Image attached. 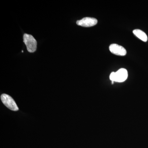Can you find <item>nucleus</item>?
Masks as SVG:
<instances>
[{
  "instance_id": "nucleus-6",
  "label": "nucleus",
  "mask_w": 148,
  "mask_h": 148,
  "mask_svg": "<svg viewBox=\"0 0 148 148\" xmlns=\"http://www.w3.org/2000/svg\"><path fill=\"white\" fill-rule=\"evenodd\" d=\"M133 33L136 37L144 42H147L148 40V37L145 32L140 29H135L133 30Z\"/></svg>"
},
{
  "instance_id": "nucleus-7",
  "label": "nucleus",
  "mask_w": 148,
  "mask_h": 148,
  "mask_svg": "<svg viewBox=\"0 0 148 148\" xmlns=\"http://www.w3.org/2000/svg\"><path fill=\"white\" fill-rule=\"evenodd\" d=\"M110 79L112 82H115V73L112 72L111 73L110 76Z\"/></svg>"
},
{
  "instance_id": "nucleus-4",
  "label": "nucleus",
  "mask_w": 148,
  "mask_h": 148,
  "mask_svg": "<svg viewBox=\"0 0 148 148\" xmlns=\"http://www.w3.org/2000/svg\"><path fill=\"white\" fill-rule=\"evenodd\" d=\"M109 49L111 53L120 56H124L127 53L126 49L124 47L116 44L111 45L109 47Z\"/></svg>"
},
{
  "instance_id": "nucleus-2",
  "label": "nucleus",
  "mask_w": 148,
  "mask_h": 148,
  "mask_svg": "<svg viewBox=\"0 0 148 148\" xmlns=\"http://www.w3.org/2000/svg\"><path fill=\"white\" fill-rule=\"evenodd\" d=\"M2 102L8 109L13 111H17L18 110L15 101L9 95L6 94H2L1 96Z\"/></svg>"
},
{
  "instance_id": "nucleus-5",
  "label": "nucleus",
  "mask_w": 148,
  "mask_h": 148,
  "mask_svg": "<svg viewBox=\"0 0 148 148\" xmlns=\"http://www.w3.org/2000/svg\"><path fill=\"white\" fill-rule=\"evenodd\" d=\"M128 76V73L127 70L124 69H119L115 73V82H123L127 79Z\"/></svg>"
},
{
  "instance_id": "nucleus-3",
  "label": "nucleus",
  "mask_w": 148,
  "mask_h": 148,
  "mask_svg": "<svg viewBox=\"0 0 148 148\" xmlns=\"http://www.w3.org/2000/svg\"><path fill=\"white\" fill-rule=\"evenodd\" d=\"M98 23V20L92 17H84L77 21V24L79 26L85 27H89L95 26Z\"/></svg>"
},
{
  "instance_id": "nucleus-1",
  "label": "nucleus",
  "mask_w": 148,
  "mask_h": 148,
  "mask_svg": "<svg viewBox=\"0 0 148 148\" xmlns=\"http://www.w3.org/2000/svg\"><path fill=\"white\" fill-rule=\"evenodd\" d=\"M23 39L28 51L31 53L35 52L36 50L37 45L36 40L35 38L32 35L24 34Z\"/></svg>"
}]
</instances>
